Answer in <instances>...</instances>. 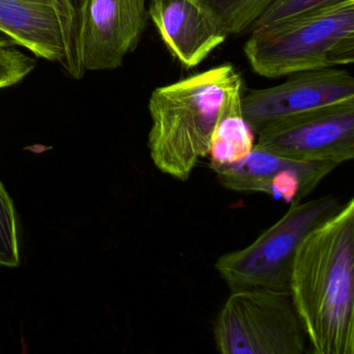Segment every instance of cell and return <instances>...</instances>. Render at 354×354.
<instances>
[{
	"instance_id": "10",
	"label": "cell",
	"mask_w": 354,
	"mask_h": 354,
	"mask_svg": "<svg viewBox=\"0 0 354 354\" xmlns=\"http://www.w3.org/2000/svg\"><path fill=\"white\" fill-rule=\"evenodd\" d=\"M337 165L287 158L254 144L237 162L213 167L219 183L238 192H260L289 205L304 202Z\"/></svg>"
},
{
	"instance_id": "6",
	"label": "cell",
	"mask_w": 354,
	"mask_h": 354,
	"mask_svg": "<svg viewBox=\"0 0 354 354\" xmlns=\"http://www.w3.org/2000/svg\"><path fill=\"white\" fill-rule=\"evenodd\" d=\"M257 136L274 154L339 167L354 157V99L277 120Z\"/></svg>"
},
{
	"instance_id": "12",
	"label": "cell",
	"mask_w": 354,
	"mask_h": 354,
	"mask_svg": "<svg viewBox=\"0 0 354 354\" xmlns=\"http://www.w3.org/2000/svg\"><path fill=\"white\" fill-rule=\"evenodd\" d=\"M254 147V133L242 111V82L227 92L219 111L208 156L210 167L231 165L241 160Z\"/></svg>"
},
{
	"instance_id": "11",
	"label": "cell",
	"mask_w": 354,
	"mask_h": 354,
	"mask_svg": "<svg viewBox=\"0 0 354 354\" xmlns=\"http://www.w3.org/2000/svg\"><path fill=\"white\" fill-rule=\"evenodd\" d=\"M148 15L169 53L187 68L200 65L229 37L196 0H151Z\"/></svg>"
},
{
	"instance_id": "5",
	"label": "cell",
	"mask_w": 354,
	"mask_h": 354,
	"mask_svg": "<svg viewBox=\"0 0 354 354\" xmlns=\"http://www.w3.org/2000/svg\"><path fill=\"white\" fill-rule=\"evenodd\" d=\"M213 333L223 354H302L308 342L289 292L268 289L232 291Z\"/></svg>"
},
{
	"instance_id": "8",
	"label": "cell",
	"mask_w": 354,
	"mask_h": 354,
	"mask_svg": "<svg viewBox=\"0 0 354 354\" xmlns=\"http://www.w3.org/2000/svg\"><path fill=\"white\" fill-rule=\"evenodd\" d=\"M76 12L70 0H0V34L80 77L74 57Z\"/></svg>"
},
{
	"instance_id": "18",
	"label": "cell",
	"mask_w": 354,
	"mask_h": 354,
	"mask_svg": "<svg viewBox=\"0 0 354 354\" xmlns=\"http://www.w3.org/2000/svg\"><path fill=\"white\" fill-rule=\"evenodd\" d=\"M0 44H14V43H12L11 41H10L7 37L3 36V34H0Z\"/></svg>"
},
{
	"instance_id": "16",
	"label": "cell",
	"mask_w": 354,
	"mask_h": 354,
	"mask_svg": "<svg viewBox=\"0 0 354 354\" xmlns=\"http://www.w3.org/2000/svg\"><path fill=\"white\" fill-rule=\"evenodd\" d=\"M34 57L14 44H0V88L15 86L36 69Z\"/></svg>"
},
{
	"instance_id": "17",
	"label": "cell",
	"mask_w": 354,
	"mask_h": 354,
	"mask_svg": "<svg viewBox=\"0 0 354 354\" xmlns=\"http://www.w3.org/2000/svg\"><path fill=\"white\" fill-rule=\"evenodd\" d=\"M70 1H71L72 6H73L75 12H77L78 10H80V8L82 7V3H84V0H70Z\"/></svg>"
},
{
	"instance_id": "9",
	"label": "cell",
	"mask_w": 354,
	"mask_h": 354,
	"mask_svg": "<svg viewBox=\"0 0 354 354\" xmlns=\"http://www.w3.org/2000/svg\"><path fill=\"white\" fill-rule=\"evenodd\" d=\"M354 99V78L341 68L291 74L272 88L248 92L242 98L244 119L254 134L272 122Z\"/></svg>"
},
{
	"instance_id": "13",
	"label": "cell",
	"mask_w": 354,
	"mask_h": 354,
	"mask_svg": "<svg viewBox=\"0 0 354 354\" xmlns=\"http://www.w3.org/2000/svg\"><path fill=\"white\" fill-rule=\"evenodd\" d=\"M221 22L229 36L248 32L270 0H196Z\"/></svg>"
},
{
	"instance_id": "15",
	"label": "cell",
	"mask_w": 354,
	"mask_h": 354,
	"mask_svg": "<svg viewBox=\"0 0 354 354\" xmlns=\"http://www.w3.org/2000/svg\"><path fill=\"white\" fill-rule=\"evenodd\" d=\"M344 0H270L248 32L341 3Z\"/></svg>"
},
{
	"instance_id": "2",
	"label": "cell",
	"mask_w": 354,
	"mask_h": 354,
	"mask_svg": "<svg viewBox=\"0 0 354 354\" xmlns=\"http://www.w3.org/2000/svg\"><path fill=\"white\" fill-rule=\"evenodd\" d=\"M241 82L235 68L225 64L153 91L148 148L161 173L189 180L198 161L208 156L227 92Z\"/></svg>"
},
{
	"instance_id": "4",
	"label": "cell",
	"mask_w": 354,
	"mask_h": 354,
	"mask_svg": "<svg viewBox=\"0 0 354 354\" xmlns=\"http://www.w3.org/2000/svg\"><path fill=\"white\" fill-rule=\"evenodd\" d=\"M341 206L339 198L333 196L290 205L286 214L250 245L219 257L215 269L231 292L245 289L289 292L298 246Z\"/></svg>"
},
{
	"instance_id": "3",
	"label": "cell",
	"mask_w": 354,
	"mask_h": 354,
	"mask_svg": "<svg viewBox=\"0 0 354 354\" xmlns=\"http://www.w3.org/2000/svg\"><path fill=\"white\" fill-rule=\"evenodd\" d=\"M244 53L267 78L349 65L354 61V0L250 32Z\"/></svg>"
},
{
	"instance_id": "7",
	"label": "cell",
	"mask_w": 354,
	"mask_h": 354,
	"mask_svg": "<svg viewBox=\"0 0 354 354\" xmlns=\"http://www.w3.org/2000/svg\"><path fill=\"white\" fill-rule=\"evenodd\" d=\"M148 19L147 0H84L76 12L74 40L80 77L121 67L140 44Z\"/></svg>"
},
{
	"instance_id": "14",
	"label": "cell",
	"mask_w": 354,
	"mask_h": 354,
	"mask_svg": "<svg viewBox=\"0 0 354 354\" xmlns=\"http://www.w3.org/2000/svg\"><path fill=\"white\" fill-rule=\"evenodd\" d=\"M20 265L19 231L13 200L0 181V266Z\"/></svg>"
},
{
	"instance_id": "1",
	"label": "cell",
	"mask_w": 354,
	"mask_h": 354,
	"mask_svg": "<svg viewBox=\"0 0 354 354\" xmlns=\"http://www.w3.org/2000/svg\"><path fill=\"white\" fill-rule=\"evenodd\" d=\"M289 292L314 353H354L353 198L302 240Z\"/></svg>"
}]
</instances>
